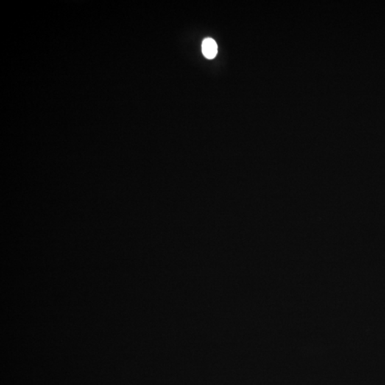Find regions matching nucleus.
I'll use <instances>...</instances> for the list:
<instances>
[{"mask_svg":"<svg viewBox=\"0 0 385 385\" xmlns=\"http://www.w3.org/2000/svg\"><path fill=\"white\" fill-rule=\"evenodd\" d=\"M202 51L207 59L215 58L218 52L217 44L213 39H205L202 44Z\"/></svg>","mask_w":385,"mask_h":385,"instance_id":"f257e3e1","label":"nucleus"}]
</instances>
